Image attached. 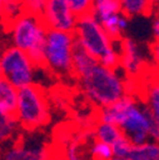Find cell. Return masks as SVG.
Masks as SVG:
<instances>
[{
    "mask_svg": "<svg viewBox=\"0 0 159 160\" xmlns=\"http://www.w3.org/2000/svg\"><path fill=\"white\" fill-rule=\"evenodd\" d=\"M82 93L99 109L112 106L127 95V85L122 76L113 69L97 64L88 72L78 78Z\"/></svg>",
    "mask_w": 159,
    "mask_h": 160,
    "instance_id": "6da1fadb",
    "label": "cell"
},
{
    "mask_svg": "<svg viewBox=\"0 0 159 160\" xmlns=\"http://www.w3.org/2000/svg\"><path fill=\"white\" fill-rule=\"evenodd\" d=\"M7 28L10 32L12 46L28 53L38 68L45 66V46L49 29L41 17L24 13Z\"/></svg>",
    "mask_w": 159,
    "mask_h": 160,
    "instance_id": "7a4b0ae2",
    "label": "cell"
},
{
    "mask_svg": "<svg viewBox=\"0 0 159 160\" xmlns=\"http://www.w3.org/2000/svg\"><path fill=\"white\" fill-rule=\"evenodd\" d=\"M17 121L26 131H37L50 121V106L42 87L32 84L19 89L14 113Z\"/></svg>",
    "mask_w": 159,
    "mask_h": 160,
    "instance_id": "3957f363",
    "label": "cell"
},
{
    "mask_svg": "<svg viewBox=\"0 0 159 160\" xmlns=\"http://www.w3.org/2000/svg\"><path fill=\"white\" fill-rule=\"evenodd\" d=\"M47 140L36 131H27L17 140H9L0 146V160H55Z\"/></svg>",
    "mask_w": 159,
    "mask_h": 160,
    "instance_id": "277c9868",
    "label": "cell"
},
{
    "mask_svg": "<svg viewBox=\"0 0 159 160\" xmlns=\"http://www.w3.org/2000/svg\"><path fill=\"white\" fill-rule=\"evenodd\" d=\"M75 46L74 33L49 29L45 46V66L59 75H74L73 53Z\"/></svg>",
    "mask_w": 159,
    "mask_h": 160,
    "instance_id": "5b68a950",
    "label": "cell"
},
{
    "mask_svg": "<svg viewBox=\"0 0 159 160\" xmlns=\"http://www.w3.org/2000/svg\"><path fill=\"white\" fill-rule=\"evenodd\" d=\"M74 36L76 43L92 55L98 62L107 52L115 48L116 41L110 37L102 23L92 13L79 17Z\"/></svg>",
    "mask_w": 159,
    "mask_h": 160,
    "instance_id": "8992f818",
    "label": "cell"
},
{
    "mask_svg": "<svg viewBox=\"0 0 159 160\" xmlns=\"http://www.w3.org/2000/svg\"><path fill=\"white\" fill-rule=\"evenodd\" d=\"M37 68L28 53L14 46H9L2 51L3 76L17 89L34 84Z\"/></svg>",
    "mask_w": 159,
    "mask_h": 160,
    "instance_id": "52a82bcc",
    "label": "cell"
},
{
    "mask_svg": "<svg viewBox=\"0 0 159 160\" xmlns=\"http://www.w3.org/2000/svg\"><path fill=\"white\" fill-rule=\"evenodd\" d=\"M154 126V118L148 107L135 99L127 108L118 127L130 138L134 146H139L150 140V132Z\"/></svg>",
    "mask_w": 159,
    "mask_h": 160,
    "instance_id": "ba28073f",
    "label": "cell"
},
{
    "mask_svg": "<svg viewBox=\"0 0 159 160\" xmlns=\"http://www.w3.org/2000/svg\"><path fill=\"white\" fill-rule=\"evenodd\" d=\"M41 19L47 29L74 33L79 17L73 12L66 0H47Z\"/></svg>",
    "mask_w": 159,
    "mask_h": 160,
    "instance_id": "9c48e42d",
    "label": "cell"
},
{
    "mask_svg": "<svg viewBox=\"0 0 159 160\" xmlns=\"http://www.w3.org/2000/svg\"><path fill=\"white\" fill-rule=\"evenodd\" d=\"M121 68L130 76H136L143 71L144 58L140 53L137 43L131 38H124L120 41Z\"/></svg>",
    "mask_w": 159,
    "mask_h": 160,
    "instance_id": "30bf717a",
    "label": "cell"
},
{
    "mask_svg": "<svg viewBox=\"0 0 159 160\" xmlns=\"http://www.w3.org/2000/svg\"><path fill=\"white\" fill-rule=\"evenodd\" d=\"M93 141L89 144L87 141V138L82 136L69 138L65 144L64 158L66 160H92L90 146Z\"/></svg>",
    "mask_w": 159,
    "mask_h": 160,
    "instance_id": "8fae6325",
    "label": "cell"
},
{
    "mask_svg": "<svg viewBox=\"0 0 159 160\" xmlns=\"http://www.w3.org/2000/svg\"><path fill=\"white\" fill-rule=\"evenodd\" d=\"M143 103L150 111L156 126H159V74L154 75L146 83Z\"/></svg>",
    "mask_w": 159,
    "mask_h": 160,
    "instance_id": "7c38bea8",
    "label": "cell"
},
{
    "mask_svg": "<svg viewBox=\"0 0 159 160\" xmlns=\"http://www.w3.org/2000/svg\"><path fill=\"white\" fill-rule=\"evenodd\" d=\"M98 64L97 60L76 43L73 53V70L76 78L84 75Z\"/></svg>",
    "mask_w": 159,
    "mask_h": 160,
    "instance_id": "4fadbf2b",
    "label": "cell"
},
{
    "mask_svg": "<svg viewBox=\"0 0 159 160\" xmlns=\"http://www.w3.org/2000/svg\"><path fill=\"white\" fill-rule=\"evenodd\" d=\"M19 123L13 113H10L3 104H0V142L12 140L17 132Z\"/></svg>",
    "mask_w": 159,
    "mask_h": 160,
    "instance_id": "5bb4252c",
    "label": "cell"
},
{
    "mask_svg": "<svg viewBox=\"0 0 159 160\" xmlns=\"http://www.w3.org/2000/svg\"><path fill=\"white\" fill-rule=\"evenodd\" d=\"M93 135L97 141H102L108 145H112L117 138H120L124 135V132L116 125L97 121L94 130H93Z\"/></svg>",
    "mask_w": 159,
    "mask_h": 160,
    "instance_id": "9a60e30c",
    "label": "cell"
},
{
    "mask_svg": "<svg viewBox=\"0 0 159 160\" xmlns=\"http://www.w3.org/2000/svg\"><path fill=\"white\" fill-rule=\"evenodd\" d=\"M120 13H122V10L118 0H93L92 14L95 15L99 22Z\"/></svg>",
    "mask_w": 159,
    "mask_h": 160,
    "instance_id": "2e32d148",
    "label": "cell"
},
{
    "mask_svg": "<svg viewBox=\"0 0 159 160\" xmlns=\"http://www.w3.org/2000/svg\"><path fill=\"white\" fill-rule=\"evenodd\" d=\"M18 93L19 89H17L7 79L3 78L0 80V104H3L13 114L15 113L18 103Z\"/></svg>",
    "mask_w": 159,
    "mask_h": 160,
    "instance_id": "e0dca14e",
    "label": "cell"
},
{
    "mask_svg": "<svg viewBox=\"0 0 159 160\" xmlns=\"http://www.w3.org/2000/svg\"><path fill=\"white\" fill-rule=\"evenodd\" d=\"M118 2L121 4L122 14L126 17L146 15L153 9L150 0H118Z\"/></svg>",
    "mask_w": 159,
    "mask_h": 160,
    "instance_id": "ac0fdd59",
    "label": "cell"
},
{
    "mask_svg": "<svg viewBox=\"0 0 159 160\" xmlns=\"http://www.w3.org/2000/svg\"><path fill=\"white\" fill-rule=\"evenodd\" d=\"M130 160H159V144L149 140L148 142L134 146L130 155Z\"/></svg>",
    "mask_w": 159,
    "mask_h": 160,
    "instance_id": "d6986e66",
    "label": "cell"
},
{
    "mask_svg": "<svg viewBox=\"0 0 159 160\" xmlns=\"http://www.w3.org/2000/svg\"><path fill=\"white\" fill-rule=\"evenodd\" d=\"M24 9L22 5V2H7L5 3V9H4V27L7 28L10 26L13 22H15L19 17L24 14Z\"/></svg>",
    "mask_w": 159,
    "mask_h": 160,
    "instance_id": "ffe728a7",
    "label": "cell"
},
{
    "mask_svg": "<svg viewBox=\"0 0 159 160\" xmlns=\"http://www.w3.org/2000/svg\"><path fill=\"white\" fill-rule=\"evenodd\" d=\"M90 155H92V160H112L113 158L112 146L102 141H97L94 138V141L90 146Z\"/></svg>",
    "mask_w": 159,
    "mask_h": 160,
    "instance_id": "44dd1931",
    "label": "cell"
},
{
    "mask_svg": "<svg viewBox=\"0 0 159 160\" xmlns=\"http://www.w3.org/2000/svg\"><path fill=\"white\" fill-rule=\"evenodd\" d=\"M111 146H112L113 156H116V158H129V155L134 148L132 142L130 141V138L126 135H122L120 138H117Z\"/></svg>",
    "mask_w": 159,
    "mask_h": 160,
    "instance_id": "7402d4cb",
    "label": "cell"
},
{
    "mask_svg": "<svg viewBox=\"0 0 159 160\" xmlns=\"http://www.w3.org/2000/svg\"><path fill=\"white\" fill-rule=\"evenodd\" d=\"M23 9L26 13L32 14V15H37V17H41L47 0H21Z\"/></svg>",
    "mask_w": 159,
    "mask_h": 160,
    "instance_id": "603a6c76",
    "label": "cell"
},
{
    "mask_svg": "<svg viewBox=\"0 0 159 160\" xmlns=\"http://www.w3.org/2000/svg\"><path fill=\"white\" fill-rule=\"evenodd\" d=\"M66 3L70 5L73 12L78 17H82V15L92 13L93 0H66Z\"/></svg>",
    "mask_w": 159,
    "mask_h": 160,
    "instance_id": "cb8c5ba5",
    "label": "cell"
},
{
    "mask_svg": "<svg viewBox=\"0 0 159 160\" xmlns=\"http://www.w3.org/2000/svg\"><path fill=\"white\" fill-rule=\"evenodd\" d=\"M151 53H153V60L156 69L159 70V41H155L151 46Z\"/></svg>",
    "mask_w": 159,
    "mask_h": 160,
    "instance_id": "d4e9b609",
    "label": "cell"
},
{
    "mask_svg": "<svg viewBox=\"0 0 159 160\" xmlns=\"http://www.w3.org/2000/svg\"><path fill=\"white\" fill-rule=\"evenodd\" d=\"M153 34L156 41H159V15L155 17L153 21Z\"/></svg>",
    "mask_w": 159,
    "mask_h": 160,
    "instance_id": "484cf974",
    "label": "cell"
},
{
    "mask_svg": "<svg viewBox=\"0 0 159 160\" xmlns=\"http://www.w3.org/2000/svg\"><path fill=\"white\" fill-rule=\"evenodd\" d=\"M5 3L7 0H0V26H4V9H5Z\"/></svg>",
    "mask_w": 159,
    "mask_h": 160,
    "instance_id": "4316f807",
    "label": "cell"
},
{
    "mask_svg": "<svg viewBox=\"0 0 159 160\" xmlns=\"http://www.w3.org/2000/svg\"><path fill=\"white\" fill-rule=\"evenodd\" d=\"M4 76H3V69H2V52H0V80H2Z\"/></svg>",
    "mask_w": 159,
    "mask_h": 160,
    "instance_id": "83f0119b",
    "label": "cell"
},
{
    "mask_svg": "<svg viewBox=\"0 0 159 160\" xmlns=\"http://www.w3.org/2000/svg\"><path fill=\"white\" fill-rule=\"evenodd\" d=\"M112 160H130V159L129 158H116V156H113Z\"/></svg>",
    "mask_w": 159,
    "mask_h": 160,
    "instance_id": "f1b7e54d",
    "label": "cell"
},
{
    "mask_svg": "<svg viewBox=\"0 0 159 160\" xmlns=\"http://www.w3.org/2000/svg\"><path fill=\"white\" fill-rule=\"evenodd\" d=\"M150 2H151V4H153V5L159 7V0H150Z\"/></svg>",
    "mask_w": 159,
    "mask_h": 160,
    "instance_id": "f546056e",
    "label": "cell"
},
{
    "mask_svg": "<svg viewBox=\"0 0 159 160\" xmlns=\"http://www.w3.org/2000/svg\"><path fill=\"white\" fill-rule=\"evenodd\" d=\"M55 160H66V159H65L64 156H60V155H57V158H56Z\"/></svg>",
    "mask_w": 159,
    "mask_h": 160,
    "instance_id": "4dcf8cb0",
    "label": "cell"
},
{
    "mask_svg": "<svg viewBox=\"0 0 159 160\" xmlns=\"http://www.w3.org/2000/svg\"><path fill=\"white\" fill-rule=\"evenodd\" d=\"M7 2H21V0H7Z\"/></svg>",
    "mask_w": 159,
    "mask_h": 160,
    "instance_id": "1f68e13d",
    "label": "cell"
}]
</instances>
